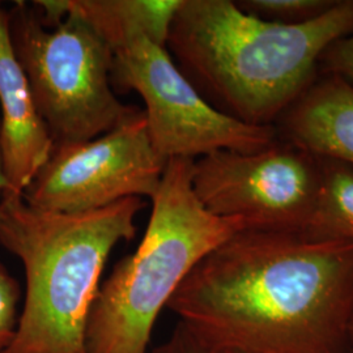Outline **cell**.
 Segmentation results:
<instances>
[{
  "instance_id": "cell-16",
  "label": "cell",
  "mask_w": 353,
  "mask_h": 353,
  "mask_svg": "<svg viewBox=\"0 0 353 353\" xmlns=\"http://www.w3.org/2000/svg\"><path fill=\"white\" fill-rule=\"evenodd\" d=\"M151 353H208V350L188 328L178 323L170 338Z\"/></svg>"
},
{
  "instance_id": "cell-3",
  "label": "cell",
  "mask_w": 353,
  "mask_h": 353,
  "mask_svg": "<svg viewBox=\"0 0 353 353\" xmlns=\"http://www.w3.org/2000/svg\"><path fill=\"white\" fill-rule=\"evenodd\" d=\"M0 245L24 265L26 300L7 353H88L89 313L114 248L137 234L145 207L126 198L85 212L29 205L23 194H0Z\"/></svg>"
},
{
  "instance_id": "cell-9",
  "label": "cell",
  "mask_w": 353,
  "mask_h": 353,
  "mask_svg": "<svg viewBox=\"0 0 353 353\" xmlns=\"http://www.w3.org/2000/svg\"><path fill=\"white\" fill-rule=\"evenodd\" d=\"M0 145L8 191L23 194L54 150L10 38L8 7L0 1Z\"/></svg>"
},
{
  "instance_id": "cell-14",
  "label": "cell",
  "mask_w": 353,
  "mask_h": 353,
  "mask_svg": "<svg viewBox=\"0 0 353 353\" xmlns=\"http://www.w3.org/2000/svg\"><path fill=\"white\" fill-rule=\"evenodd\" d=\"M21 287L0 262V353L11 348L20 319Z\"/></svg>"
},
{
  "instance_id": "cell-13",
  "label": "cell",
  "mask_w": 353,
  "mask_h": 353,
  "mask_svg": "<svg viewBox=\"0 0 353 353\" xmlns=\"http://www.w3.org/2000/svg\"><path fill=\"white\" fill-rule=\"evenodd\" d=\"M338 0H239L241 11L280 26H303L330 12Z\"/></svg>"
},
{
  "instance_id": "cell-7",
  "label": "cell",
  "mask_w": 353,
  "mask_h": 353,
  "mask_svg": "<svg viewBox=\"0 0 353 353\" xmlns=\"http://www.w3.org/2000/svg\"><path fill=\"white\" fill-rule=\"evenodd\" d=\"M321 183V157L280 138L262 151L210 153L192 168V189L208 212L263 229L307 230Z\"/></svg>"
},
{
  "instance_id": "cell-2",
  "label": "cell",
  "mask_w": 353,
  "mask_h": 353,
  "mask_svg": "<svg viewBox=\"0 0 353 353\" xmlns=\"http://www.w3.org/2000/svg\"><path fill=\"white\" fill-rule=\"evenodd\" d=\"M353 33V0L312 23L280 26L233 0H181L166 49L214 110L242 125L275 127L319 75L331 43Z\"/></svg>"
},
{
  "instance_id": "cell-8",
  "label": "cell",
  "mask_w": 353,
  "mask_h": 353,
  "mask_svg": "<svg viewBox=\"0 0 353 353\" xmlns=\"http://www.w3.org/2000/svg\"><path fill=\"white\" fill-rule=\"evenodd\" d=\"M168 160L152 145L147 118L138 109L96 139L54 147L23 198L54 212H85L126 198H153Z\"/></svg>"
},
{
  "instance_id": "cell-5",
  "label": "cell",
  "mask_w": 353,
  "mask_h": 353,
  "mask_svg": "<svg viewBox=\"0 0 353 353\" xmlns=\"http://www.w3.org/2000/svg\"><path fill=\"white\" fill-rule=\"evenodd\" d=\"M8 28L54 147L96 139L139 109L114 93L109 42L64 0H16Z\"/></svg>"
},
{
  "instance_id": "cell-17",
  "label": "cell",
  "mask_w": 353,
  "mask_h": 353,
  "mask_svg": "<svg viewBox=\"0 0 353 353\" xmlns=\"http://www.w3.org/2000/svg\"><path fill=\"white\" fill-rule=\"evenodd\" d=\"M4 191H8V183L3 173V157H1V145H0V194Z\"/></svg>"
},
{
  "instance_id": "cell-10",
  "label": "cell",
  "mask_w": 353,
  "mask_h": 353,
  "mask_svg": "<svg viewBox=\"0 0 353 353\" xmlns=\"http://www.w3.org/2000/svg\"><path fill=\"white\" fill-rule=\"evenodd\" d=\"M280 139L353 168V84L319 74L275 125Z\"/></svg>"
},
{
  "instance_id": "cell-6",
  "label": "cell",
  "mask_w": 353,
  "mask_h": 353,
  "mask_svg": "<svg viewBox=\"0 0 353 353\" xmlns=\"http://www.w3.org/2000/svg\"><path fill=\"white\" fill-rule=\"evenodd\" d=\"M112 49L113 87L141 96L152 145L166 160L252 153L278 140L275 127L246 126L214 110L178 70L166 45L147 33H130Z\"/></svg>"
},
{
  "instance_id": "cell-15",
  "label": "cell",
  "mask_w": 353,
  "mask_h": 353,
  "mask_svg": "<svg viewBox=\"0 0 353 353\" xmlns=\"http://www.w3.org/2000/svg\"><path fill=\"white\" fill-rule=\"evenodd\" d=\"M319 74L341 76L353 84V33L325 50L319 61Z\"/></svg>"
},
{
  "instance_id": "cell-4",
  "label": "cell",
  "mask_w": 353,
  "mask_h": 353,
  "mask_svg": "<svg viewBox=\"0 0 353 353\" xmlns=\"http://www.w3.org/2000/svg\"><path fill=\"white\" fill-rule=\"evenodd\" d=\"M192 159L168 160L138 250L114 265L89 313L88 353H148L157 316L216 246L252 227L208 212L192 189Z\"/></svg>"
},
{
  "instance_id": "cell-11",
  "label": "cell",
  "mask_w": 353,
  "mask_h": 353,
  "mask_svg": "<svg viewBox=\"0 0 353 353\" xmlns=\"http://www.w3.org/2000/svg\"><path fill=\"white\" fill-rule=\"evenodd\" d=\"M113 48L126 34L144 32L166 45L181 0H64Z\"/></svg>"
},
{
  "instance_id": "cell-18",
  "label": "cell",
  "mask_w": 353,
  "mask_h": 353,
  "mask_svg": "<svg viewBox=\"0 0 353 353\" xmlns=\"http://www.w3.org/2000/svg\"><path fill=\"white\" fill-rule=\"evenodd\" d=\"M208 350V348H207ZM208 353H243L240 351H234V350H224V348H220V350H208Z\"/></svg>"
},
{
  "instance_id": "cell-19",
  "label": "cell",
  "mask_w": 353,
  "mask_h": 353,
  "mask_svg": "<svg viewBox=\"0 0 353 353\" xmlns=\"http://www.w3.org/2000/svg\"><path fill=\"white\" fill-rule=\"evenodd\" d=\"M350 353H353V325L352 328H351V350H350Z\"/></svg>"
},
{
  "instance_id": "cell-1",
  "label": "cell",
  "mask_w": 353,
  "mask_h": 353,
  "mask_svg": "<svg viewBox=\"0 0 353 353\" xmlns=\"http://www.w3.org/2000/svg\"><path fill=\"white\" fill-rule=\"evenodd\" d=\"M166 309L208 350L350 353L353 242L242 229L191 270Z\"/></svg>"
},
{
  "instance_id": "cell-12",
  "label": "cell",
  "mask_w": 353,
  "mask_h": 353,
  "mask_svg": "<svg viewBox=\"0 0 353 353\" xmlns=\"http://www.w3.org/2000/svg\"><path fill=\"white\" fill-rule=\"evenodd\" d=\"M322 183L316 212L306 232L353 242V168L321 159Z\"/></svg>"
}]
</instances>
